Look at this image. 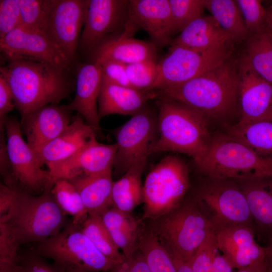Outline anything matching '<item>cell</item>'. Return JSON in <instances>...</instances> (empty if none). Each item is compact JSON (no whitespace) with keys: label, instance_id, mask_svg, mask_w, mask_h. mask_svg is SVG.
Segmentation results:
<instances>
[{"label":"cell","instance_id":"7a4b0ae2","mask_svg":"<svg viewBox=\"0 0 272 272\" xmlns=\"http://www.w3.org/2000/svg\"><path fill=\"white\" fill-rule=\"evenodd\" d=\"M158 96L185 104L209 118L233 112L239 102V65L229 58L183 84L156 91Z\"/></svg>","mask_w":272,"mask_h":272},{"label":"cell","instance_id":"277c9868","mask_svg":"<svg viewBox=\"0 0 272 272\" xmlns=\"http://www.w3.org/2000/svg\"><path fill=\"white\" fill-rule=\"evenodd\" d=\"M52 187L36 196L16 187L12 205L0 217L20 246L38 243L59 233L66 225L65 215L56 202Z\"/></svg>","mask_w":272,"mask_h":272},{"label":"cell","instance_id":"bcb514c9","mask_svg":"<svg viewBox=\"0 0 272 272\" xmlns=\"http://www.w3.org/2000/svg\"><path fill=\"white\" fill-rule=\"evenodd\" d=\"M110 272H151L139 249L124 261L117 264Z\"/></svg>","mask_w":272,"mask_h":272},{"label":"cell","instance_id":"d590c367","mask_svg":"<svg viewBox=\"0 0 272 272\" xmlns=\"http://www.w3.org/2000/svg\"><path fill=\"white\" fill-rule=\"evenodd\" d=\"M22 26L48 35L52 0H17Z\"/></svg>","mask_w":272,"mask_h":272},{"label":"cell","instance_id":"ba28073f","mask_svg":"<svg viewBox=\"0 0 272 272\" xmlns=\"http://www.w3.org/2000/svg\"><path fill=\"white\" fill-rule=\"evenodd\" d=\"M189 186L185 163L174 156L162 159L151 169L143 184V218L154 220L178 207Z\"/></svg>","mask_w":272,"mask_h":272},{"label":"cell","instance_id":"db71d44e","mask_svg":"<svg viewBox=\"0 0 272 272\" xmlns=\"http://www.w3.org/2000/svg\"><path fill=\"white\" fill-rule=\"evenodd\" d=\"M237 272H267L264 271H260L257 270H255L250 268L243 269L240 270H238Z\"/></svg>","mask_w":272,"mask_h":272},{"label":"cell","instance_id":"5bb4252c","mask_svg":"<svg viewBox=\"0 0 272 272\" xmlns=\"http://www.w3.org/2000/svg\"><path fill=\"white\" fill-rule=\"evenodd\" d=\"M0 49L7 59H33L66 71L72 63L48 35L22 26L0 38Z\"/></svg>","mask_w":272,"mask_h":272},{"label":"cell","instance_id":"83f0119b","mask_svg":"<svg viewBox=\"0 0 272 272\" xmlns=\"http://www.w3.org/2000/svg\"><path fill=\"white\" fill-rule=\"evenodd\" d=\"M240 62L272 84V31L267 25L248 37Z\"/></svg>","mask_w":272,"mask_h":272},{"label":"cell","instance_id":"f546056e","mask_svg":"<svg viewBox=\"0 0 272 272\" xmlns=\"http://www.w3.org/2000/svg\"><path fill=\"white\" fill-rule=\"evenodd\" d=\"M227 134L258 155L272 158V121L236 123L228 127Z\"/></svg>","mask_w":272,"mask_h":272},{"label":"cell","instance_id":"30bf717a","mask_svg":"<svg viewBox=\"0 0 272 272\" xmlns=\"http://www.w3.org/2000/svg\"><path fill=\"white\" fill-rule=\"evenodd\" d=\"M7 153L11 166V179L7 186L35 195L52 187L53 181L37 154L22 137L20 122L13 116L5 123Z\"/></svg>","mask_w":272,"mask_h":272},{"label":"cell","instance_id":"d4e9b609","mask_svg":"<svg viewBox=\"0 0 272 272\" xmlns=\"http://www.w3.org/2000/svg\"><path fill=\"white\" fill-rule=\"evenodd\" d=\"M244 193L255 230L272 237V177L235 180Z\"/></svg>","mask_w":272,"mask_h":272},{"label":"cell","instance_id":"816d5d0a","mask_svg":"<svg viewBox=\"0 0 272 272\" xmlns=\"http://www.w3.org/2000/svg\"><path fill=\"white\" fill-rule=\"evenodd\" d=\"M15 263L0 261V272H14Z\"/></svg>","mask_w":272,"mask_h":272},{"label":"cell","instance_id":"d6986e66","mask_svg":"<svg viewBox=\"0 0 272 272\" xmlns=\"http://www.w3.org/2000/svg\"><path fill=\"white\" fill-rule=\"evenodd\" d=\"M239 65L241 115L237 123L272 121V84L250 69Z\"/></svg>","mask_w":272,"mask_h":272},{"label":"cell","instance_id":"484cf974","mask_svg":"<svg viewBox=\"0 0 272 272\" xmlns=\"http://www.w3.org/2000/svg\"><path fill=\"white\" fill-rule=\"evenodd\" d=\"M102 221L116 245L125 258L138 249L144 230L141 221L125 212L112 207L102 216Z\"/></svg>","mask_w":272,"mask_h":272},{"label":"cell","instance_id":"74e56055","mask_svg":"<svg viewBox=\"0 0 272 272\" xmlns=\"http://www.w3.org/2000/svg\"><path fill=\"white\" fill-rule=\"evenodd\" d=\"M129 81L134 89L149 90L158 75V61L145 60L126 65Z\"/></svg>","mask_w":272,"mask_h":272},{"label":"cell","instance_id":"e575fe53","mask_svg":"<svg viewBox=\"0 0 272 272\" xmlns=\"http://www.w3.org/2000/svg\"><path fill=\"white\" fill-rule=\"evenodd\" d=\"M215 231L218 248L227 258L256 242L255 230L248 226L234 225Z\"/></svg>","mask_w":272,"mask_h":272},{"label":"cell","instance_id":"ac0fdd59","mask_svg":"<svg viewBox=\"0 0 272 272\" xmlns=\"http://www.w3.org/2000/svg\"><path fill=\"white\" fill-rule=\"evenodd\" d=\"M67 105L48 104L30 113L20 123L27 143L38 156L42 149L71 123L73 116Z\"/></svg>","mask_w":272,"mask_h":272},{"label":"cell","instance_id":"b9f144b4","mask_svg":"<svg viewBox=\"0 0 272 272\" xmlns=\"http://www.w3.org/2000/svg\"><path fill=\"white\" fill-rule=\"evenodd\" d=\"M21 25V15L17 0H1L0 38Z\"/></svg>","mask_w":272,"mask_h":272},{"label":"cell","instance_id":"4fadbf2b","mask_svg":"<svg viewBox=\"0 0 272 272\" xmlns=\"http://www.w3.org/2000/svg\"><path fill=\"white\" fill-rule=\"evenodd\" d=\"M127 0H88L79 47L92 54L101 44L124 33L128 22Z\"/></svg>","mask_w":272,"mask_h":272},{"label":"cell","instance_id":"52a82bcc","mask_svg":"<svg viewBox=\"0 0 272 272\" xmlns=\"http://www.w3.org/2000/svg\"><path fill=\"white\" fill-rule=\"evenodd\" d=\"M150 228L171 255L186 262L206 238L215 232L194 198L153 220Z\"/></svg>","mask_w":272,"mask_h":272},{"label":"cell","instance_id":"5b68a950","mask_svg":"<svg viewBox=\"0 0 272 272\" xmlns=\"http://www.w3.org/2000/svg\"><path fill=\"white\" fill-rule=\"evenodd\" d=\"M196 165L212 178L272 177V158L258 155L227 134L212 138L206 153Z\"/></svg>","mask_w":272,"mask_h":272},{"label":"cell","instance_id":"ab89813d","mask_svg":"<svg viewBox=\"0 0 272 272\" xmlns=\"http://www.w3.org/2000/svg\"><path fill=\"white\" fill-rule=\"evenodd\" d=\"M215 232L209 235L187 262L193 272H211L213 263L218 253Z\"/></svg>","mask_w":272,"mask_h":272},{"label":"cell","instance_id":"836d02e7","mask_svg":"<svg viewBox=\"0 0 272 272\" xmlns=\"http://www.w3.org/2000/svg\"><path fill=\"white\" fill-rule=\"evenodd\" d=\"M82 232L103 254L117 264L125 259L122 253L113 241L105 226L101 216L89 215L81 226Z\"/></svg>","mask_w":272,"mask_h":272},{"label":"cell","instance_id":"9c48e42d","mask_svg":"<svg viewBox=\"0 0 272 272\" xmlns=\"http://www.w3.org/2000/svg\"><path fill=\"white\" fill-rule=\"evenodd\" d=\"M194 199L215 231L234 225L248 226L255 230L246 198L235 180L208 177Z\"/></svg>","mask_w":272,"mask_h":272},{"label":"cell","instance_id":"e0dca14e","mask_svg":"<svg viewBox=\"0 0 272 272\" xmlns=\"http://www.w3.org/2000/svg\"><path fill=\"white\" fill-rule=\"evenodd\" d=\"M128 25L145 30L158 48L170 45L175 34L169 0H130Z\"/></svg>","mask_w":272,"mask_h":272},{"label":"cell","instance_id":"1f68e13d","mask_svg":"<svg viewBox=\"0 0 272 272\" xmlns=\"http://www.w3.org/2000/svg\"><path fill=\"white\" fill-rule=\"evenodd\" d=\"M138 249L151 272H177L171 254L151 228L144 229Z\"/></svg>","mask_w":272,"mask_h":272},{"label":"cell","instance_id":"8d00e7d4","mask_svg":"<svg viewBox=\"0 0 272 272\" xmlns=\"http://www.w3.org/2000/svg\"><path fill=\"white\" fill-rule=\"evenodd\" d=\"M174 33L202 16L206 0H169Z\"/></svg>","mask_w":272,"mask_h":272},{"label":"cell","instance_id":"60d3db41","mask_svg":"<svg viewBox=\"0 0 272 272\" xmlns=\"http://www.w3.org/2000/svg\"><path fill=\"white\" fill-rule=\"evenodd\" d=\"M14 272H61L53 263L48 262L45 258L31 250L19 253L15 263Z\"/></svg>","mask_w":272,"mask_h":272},{"label":"cell","instance_id":"f35d334b","mask_svg":"<svg viewBox=\"0 0 272 272\" xmlns=\"http://www.w3.org/2000/svg\"><path fill=\"white\" fill-rule=\"evenodd\" d=\"M235 2L250 35L267 26L266 10L260 1L236 0Z\"/></svg>","mask_w":272,"mask_h":272},{"label":"cell","instance_id":"ee69618b","mask_svg":"<svg viewBox=\"0 0 272 272\" xmlns=\"http://www.w3.org/2000/svg\"><path fill=\"white\" fill-rule=\"evenodd\" d=\"M20 246L6 224L0 222V261L15 263L19 254Z\"/></svg>","mask_w":272,"mask_h":272},{"label":"cell","instance_id":"44dd1931","mask_svg":"<svg viewBox=\"0 0 272 272\" xmlns=\"http://www.w3.org/2000/svg\"><path fill=\"white\" fill-rule=\"evenodd\" d=\"M96 132L77 113L67 127L42 149L38 157L46 166L63 161L97 141Z\"/></svg>","mask_w":272,"mask_h":272},{"label":"cell","instance_id":"7bdbcfd3","mask_svg":"<svg viewBox=\"0 0 272 272\" xmlns=\"http://www.w3.org/2000/svg\"><path fill=\"white\" fill-rule=\"evenodd\" d=\"M95 62L100 65L104 79L120 86L132 88L127 76L125 64L108 60Z\"/></svg>","mask_w":272,"mask_h":272},{"label":"cell","instance_id":"2e32d148","mask_svg":"<svg viewBox=\"0 0 272 272\" xmlns=\"http://www.w3.org/2000/svg\"><path fill=\"white\" fill-rule=\"evenodd\" d=\"M117 144L91 143L72 157L47 165L53 182L58 179H71L79 176H93L112 171Z\"/></svg>","mask_w":272,"mask_h":272},{"label":"cell","instance_id":"f1b7e54d","mask_svg":"<svg viewBox=\"0 0 272 272\" xmlns=\"http://www.w3.org/2000/svg\"><path fill=\"white\" fill-rule=\"evenodd\" d=\"M145 165L131 167L118 180L113 182L112 189V207L130 213L143 202L142 176Z\"/></svg>","mask_w":272,"mask_h":272},{"label":"cell","instance_id":"8992f818","mask_svg":"<svg viewBox=\"0 0 272 272\" xmlns=\"http://www.w3.org/2000/svg\"><path fill=\"white\" fill-rule=\"evenodd\" d=\"M49 258L61 272H108L117 264L99 251L71 221L58 233L36 243L31 249Z\"/></svg>","mask_w":272,"mask_h":272},{"label":"cell","instance_id":"4dcf8cb0","mask_svg":"<svg viewBox=\"0 0 272 272\" xmlns=\"http://www.w3.org/2000/svg\"><path fill=\"white\" fill-rule=\"evenodd\" d=\"M206 9L234 41H242L249 37V33L235 1L206 0Z\"/></svg>","mask_w":272,"mask_h":272},{"label":"cell","instance_id":"f907efd6","mask_svg":"<svg viewBox=\"0 0 272 272\" xmlns=\"http://www.w3.org/2000/svg\"><path fill=\"white\" fill-rule=\"evenodd\" d=\"M171 256L176 266L177 272H193L187 262L176 256L172 255Z\"/></svg>","mask_w":272,"mask_h":272},{"label":"cell","instance_id":"f6af8a7d","mask_svg":"<svg viewBox=\"0 0 272 272\" xmlns=\"http://www.w3.org/2000/svg\"><path fill=\"white\" fill-rule=\"evenodd\" d=\"M14 108L12 91L6 79L0 75V131L5 130L7 115Z\"/></svg>","mask_w":272,"mask_h":272},{"label":"cell","instance_id":"f5cc1de1","mask_svg":"<svg viewBox=\"0 0 272 272\" xmlns=\"http://www.w3.org/2000/svg\"><path fill=\"white\" fill-rule=\"evenodd\" d=\"M266 21L268 27L272 31V7L266 9Z\"/></svg>","mask_w":272,"mask_h":272},{"label":"cell","instance_id":"11a10c76","mask_svg":"<svg viewBox=\"0 0 272 272\" xmlns=\"http://www.w3.org/2000/svg\"></svg>","mask_w":272,"mask_h":272},{"label":"cell","instance_id":"4316f807","mask_svg":"<svg viewBox=\"0 0 272 272\" xmlns=\"http://www.w3.org/2000/svg\"><path fill=\"white\" fill-rule=\"evenodd\" d=\"M79 193L89 215L101 216L112 207V171L93 176H79L67 179Z\"/></svg>","mask_w":272,"mask_h":272},{"label":"cell","instance_id":"7c38bea8","mask_svg":"<svg viewBox=\"0 0 272 272\" xmlns=\"http://www.w3.org/2000/svg\"><path fill=\"white\" fill-rule=\"evenodd\" d=\"M229 48L197 50L170 45L158 62L157 79L149 90L159 91L183 84L218 66L230 57Z\"/></svg>","mask_w":272,"mask_h":272},{"label":"cell","instance_id":"ffe728a7","mask_svg":"<svg viewBox=\"0 0 272 272\" xmlns=\"http://www.w3.org/2000/svg\"><path fill=\"white\" fill-rule=\"evenodd\" d=\"M102 81V70L99 63L92 61L82 64L77 71L75 97L67 105L71 111H77L96 131L100 129L98 100Z\"/></svg>","mask_w":272,"mask_h":272},{"label":"cell","instance_id":"681fc988","mask_svg":"<svg viewBox=\"0 0 272 272\" xmlns=\"http://www.w3.org/2000/svg\"><path fill=\"white\" fill-rule=\"evenodd\" d=\"M264 248L267 270L272 272V237L268 239L267 244Z\"/></svg>","mask_w":272,"mask_h":272},{"label":"cell","instance_id":"6da1fadb","mask_svg":"<svg viewBox=\"0 0 272 272\" xmlns=\"http://www.w3.org/2000/svg\"><path fill=\"white\" fill-rule=\"evenodd\" d=\"M0 75L10 87L21 119L41 107L58 104L72 91L66 70L40 61L8 59L1 66Z\"/></svg>","mask_w":272,"mask_h":272},{"label":"cell","instance_id":"d6a6232c","mask_svg":"<svg viewBox=\"0 0 272 272\" xmlns=\"http://www.w3.org/2000/svg\"><path fill=\"white\" fill-rule=\"evenodd\" d=\"M51 193L63 213L72 217L73 223L81 226L89 214L79 193L71 181L64 179L56 180Z\"/></svg>","mask_w":272,"mask_h":272},{"label":"cell","instance_id":"7dc6e473","mask_svg":"<svg viewBox=\"0 0 272 272\" xmlns=\"http://www.w3.org/2000/svg\"><path fill=\"white\" fill-rule=\"evenodd\" d=\"M14 197V188L1 183L0 185V217L7 214L12 205Z\"/></svg>","mask_w":272,"mask_h":272},{"label":"cell","instance_id":"3957f363","mask_svg":"<svg viewBox=\"0 0 272 272\" xmlns=\"http://www.w3.org/2000/svg\"><path fill=\"white\" fill-rule=\"evenodd\" d=\"M160 99L159 135L152 153L168 151L182 153L197 164L206 153L212 140L208 119L185 104L163 97Z\"/></svg>","mask_w":272,"mask_h":272},{"label":"cell","instance_id":"9a60e30c","mask_svg":"<svg viewBox=\"0 0 272 272\" xmlns=\"http://www.w3.org/2000/svg\"><path fill=\"white\" fill-rule=\"evenodd\" d=\"M88 0H52L48 36L72 62L78 50Z\"/></svg>","mask_w":272,"mask_h":272},{"label":"cell","instance_id":"cb8c5ba5","mask_svg":"<svg viewBox=\"0 0 272 272\" xmlns=\"http://www.w3.org/2000/svg\"><path fill=\"white\" fill-rule=\"evenodd\" d=\"M211 16H201L187 26L170 45H179L200 50L210 51L229 48L234 41Z\"/></svg>","mask_w":272,"mask_h":272},{"label":"cell","instance_id":"c3c4849f","mask_svg":"<svg viewBox=\"0 0 272 272\" xmlns=\"http://www.w3.org/2000/svg\"><path fill=\"white\" fill-rule=\"evenodd\" d=\"M233 268L226 257L218 252L214 259L211 272H233Z\"/></svg>","mask_w":272,"mask_h":272},{"label":"cell","instance_id":"8fae6325","mask_svg":"<svg viewBox=\"0 0 272 272\" xmlns=\"http://www.w3.org/2000/svg\"><path fill=\"white\" fill-rule=\"evenodd\" d=\"M158 135V114L146 105L115 132V171L124 174L133 166L146 165Z\"/></svg>","mask_w":272,"mask_h":272},{"label":"cell","instance_id":"603a6c76","mask_svg":"<svg viewBox=\"0 0 272 272\" xmlns=\"http://www.w3.org/2000/svg\"><path fill=\"white\" fill-rule=\"evenodd\" d=\"M158 47L152 42L133 38L125 32L101 44L91 54L93 62L112 60L125 65L157 61Z\"/></svg>","mask_w":272,"mask_h":272},{"label":"cell","instance_id":"7402d4cb","mask_svg":"<svg viewBox=\"0 0 272 272\" xmlns=\"http://www.w3.org/2000/svg\"><path fill=\"white\" fill-rule=\"evenodd\" d=\"M157 96L156 91L124 87L103 78L98 100L99 115L100 118L114 114L132 116L143 109L149 100Z\"/></svg>","mask_w":272,"mask_h":272}]
</instances>
